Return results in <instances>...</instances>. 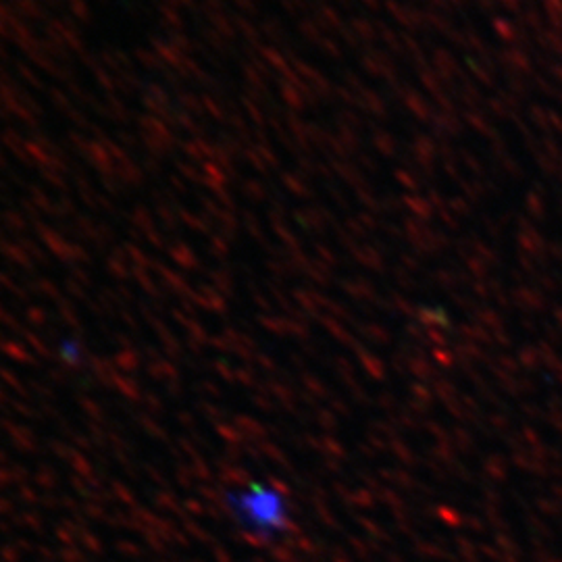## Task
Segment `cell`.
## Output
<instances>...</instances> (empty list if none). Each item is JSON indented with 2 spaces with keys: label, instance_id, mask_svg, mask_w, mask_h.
<instances>
[{
  "label": "cell",
  "instance_id": "cell-1",
  "mask_svg": "<svg viewBox=\"0 0 562 562\" xmlns=\"http://www.w3.org/2000/svg\"><path fill=\"white\" fill-rule=\"evenodd\" d=\"M223 508L234 525L257 542H275L284 538L292 525V504L284 488L252 479L236 483L223 494Z\"/></svg>",
  "mask_w": 562,
  "mask_h": 562
},
{
  "label": "cell",
  "instance_id": "cell-2",
  "mask_svg": "<svg viewBox=\"0 0 562 562\" xmlns=\"http://www.w3.org/2000/svg\"><path fill=\"white\" fill-rule=\"evenodd\" d=\"M57 359L75 369V367H82L84 361H86V354H84V346L78 342V340H61L59 346H57Z\"/></svg>",
  "mask_w": 562,
  "mask_h": 562
}]
</instances>
